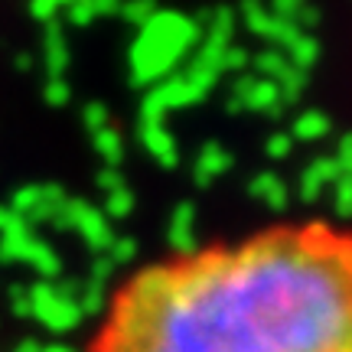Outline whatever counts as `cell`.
Masks as SVG:
<instances>
[{"label": "cell", "mask_w": 352, "mask_h": 352, "mask_svg": "<svg viewBox=\"0 0 352 352\" xmlns=\"http://www.w3.org/2000/svg\"><path fill=\"white\" fill-rule=\"evenodd\" d=\"M199 23L192 16H183L176 10H157L151 23L140 30V36L131 46V82L138 88L160 85L164 76L179 63V56L196 46Z\"/></svg>", "instance_id": "1"}, {"label": "cell", "mask_w": 352, "mask_h": 352, "mask_svg": "<svg viewBox=\"0 0 352 352\" xmlns=\"http://www.w3.org/2000/svg\"><path fill=\"white\" fill-rule=\"evenodd\" d=\"M56 228H63V232L65 228H76L95 254H108V248H111L114 239H118L111 232V222L104 219V212L95 209V206H88L85 199H76V196L65 199L63 212L56 219Z\"/></svg>", "instance_id": "2"}, {"label": "cell", "mask_w": 352, "mask_h": 352, "mask_svg": "<svg viewBox=\"0 0 352 352\" xmlns=\"http://www.w3.org/2000/svg\"><path fill=\"white\" fill-rule=\"evenodd\" d=\"M30 300H33V316H36L50 333H72L82 323V310L76 300L63 297L59 284L52 280H39L30 287Z\"/></svg>", "instance_id": "3"}, {"label": "cell", "mask_w": 352, "mask_h": 352, "mask_svg": "<svg viewBox=\"0 0 352 352\" xmlns=\"http://www.w3.org/2000/svg\"><path fill=\"white\" fill-rule=\"evenodd\" d=\"M13 261L30 264L43 280H56V277L63 274V261H59V254L52 252L46 241H39L33 232L0 239V264H13Z\"/></svg>", "instance_id": "4"}, {"label": "cell", "mask_w": 352, "mask_h": 352, "mask_svg": "<svg viewBox=\"0 0 352 352\" xmlns=\"http://www.w3.org/2000/svg\"><path fill=\"white\" fill-rule=\"evenodd\" d=\"M202 98L206 95L192 82H186V76H170L144 95V101H140V124H164L170 108H186V104H196Z\"/></svg>", "instance_id": "5"}, {"label": "cell", "mask_w": 352, "mask_h": 352, "mask_svg": "<svg viewBox=\"0 0 352 352\" xmlns=\"http://www.w3.org/2000/svg\"><path fill=\"white\" fill-rule=\"evenodd\" d=\"M241 20L248 23V30H252L254 36L267 39V43H274V46H280V50L287 52L297 39L303 36L300 30H297V23H290V20H280V16H274V13L264 7L261 0H241Z\"/></svg>", "instance_id": "6"}, {"label": "cell", "mask_w": 352, "mask_h": 352, "mask_svg": "<svg viewBox=\"0 0 352 352\" xmlns=\"http://www.w3.org/2000/svg\"><path fill=\"white\" fill-rule=\"evenodd\" d=\"M166 239L183 261L196 254V206L192 202H179L170 215V226H166Z\"/></svg>", "instance_id": "7"}, {"label": "cell", "mask_w": 352, "mask_h": 352, "mask_svg": "<svg viewBox=\"0 0 352 352\" xmlns=\"http://www.w3.org/2000/svg\"><path fill=\"white\" fill-rule=\"evenodd\" d=\"M342 179V166L336 157H316L314 164L300 173V199L303 202H316L320 192L327 186H336Z\"/></svg>", "instance_id": "8"}, {"label": "cell", "mask_w": 352, "mask_h": 352, "mask_svg": "<svg viewBox=\"0 0 352 352\" xmlns=\"http://www.w3.org/2000/svg\"><path fill=\"white\" fill-rule=\"evenodd\" d=\"M43 65H46V76L50 78H65L69 43H65V26L59 20L46 23V33H43Z\"/></svg>", "instance_id": "9"}, {"label": "cell", "mask_w": 352, "mask_h": 352, "mask_svg": "<svg viewBox=\"0 0 352 352\" xmlns=\"http://www.w3.org/2000/svg\"><path fill=\"white\" fill-rule=\"evenodd\" d=\"M140 144L151 151V157L164 170H173L179 164V147H176V138L166 131V124H140Z\"/></svg>", "instance_id": "10"}, {"label": "cell", "mask_w": 352, "mask_h": 352, "mask_svg": "<svg viewBox=\"0 0 352 352\" xmlns=\"http://www.w3.org/2000/svg\"><path fill=\"white\" fill-rule=\"evenodd\" d=\"M228 166H232V153H228L219 140H209V144H202L199 157H196V166H192V183H196V186H209L215 176L228 173Z\"/></svg>", "instance_id": "11"}, {"label": "cell", "mask_w": 352, "mask_h": 352, "mask_svg": "<svg viewBox=\"0 0 352 352\" xmlns=\"http://www.w3.org/2000/svg\"><path fill=\"white\" fill-rule=\"evenodd\" d=\"M248 196H254L258 202L264 206H271V209H287L290 202V192H287V183L274 173V170H264V173L252 176V183H248Z\"/></svg>", "instance_id": "12"}, {"label": "cell", "mask_w": 352, "mask_h": 352, "mask_svg": "<svg viewBox=\"0 0 352 352\" xmlns=\"http://www.w3.org/2000/svg\"><path fill=\"white\" fill-rule=\"evenodd\" d=\"M333 131V121H329L323 111H300L290 124V138L294 140H323Z\"/></svg>", "instance_id": "13"}, {"label": "cell", "mask_w": 352, "mask_h": 352, "mask_svg": "<svg viewBox=\"0 0 352 352\" xmlns=\"http://www.w3.org/2000/svg\"><path fill=\"white\" fill-rule=\"evenodd\" d=\"M252 69L258 72V78L280 82V78L287 76L290 59H287V52H280V50H261L258 56H252Z\"/></svg>", "instance_id": "14"}, {"label": "cell", "mask_w": 352, "mask_h": 352, "mask_svg": "<svg viewBox=\"0 0 352 352\" xmlns=\"http://www.w3.org/2000/svg\"><path fill=\"white\" fill-rule=\"evenodd\" d=\"M91 147L104 160V166H118L124 160V138L111 124L104 127V131H98V134H91Z\"/></svg>", "instance_id": "15"}, {"label": "cell", "mask_w": 352, "mask_h": 352, "mask_svg": "<svg viewBox=\"0 0 352 352\" xmlns=\"http://www.w3.org/2000/svg\"><path fill=\"white\" fill-rule=\"evenodd\" d=\"M192 20L206 26V36H222V39L235 36V10L232 7H215V10H206L202 16H192Z\"/></svg>", "instance_id": "16"}, {"label": "cell", "mask_w": 352, "mask_h": 352, "mask_svg": "<svg viewBox=\"0 0 352 352\" xmlns=\"http://www.w3.org/2000/svg\"><path fill=\"white\" fill-rule=\"evenodd\" d=\"M43 196H46V183H26V186H20V189H13L10 192V209L30 222V215L39 209Z\"/></svg>", "instance_id": "17"}, {"label": "cell", "mask_w": 352, "mask_h": 352, "mask_svg": "<svg viewBox=\"0 0 352 352\" xmlns=\"http://www.w3.org/2000/svg\"><path fill=\"white\" fill-rule=\"evenodd\" d=\"M287 59L297 65L300 72H310V69H314V63L320 59V43H316L310 33H303V36L287 50Z\"/></svg>", "instance_id": "18"}, {"label": "cell", "mask_w": 352, "mask_h": 352, "mask_svg": "<svg viewBox=\"0 0 352 352\" xmlns=\"http://www.w3.org/2000/svg\"><path fill=\"white\" fill-rule=\"evenodd\" d=\"M104 300H108V290L104 284H95V280H82V294H78V310L82 316H95L104 310Z\"/></svg>", "instance_id": "19"}, {"label": "cell", "mask_w": 352, "mask_h": 352, "mask_svg": "<svg viewBox=\"0 0 352 352\" xmlns=\"http://www.w3.org/2000/svg\"><path fill=\"white\" fill-rule=\"evenodd\" d=\"M157 0H124L121 3V16H124L127 23H134L138 30H144V26L151 23L153 16H157Z\"/></svg>", "instance_id": "20"}, {"label": "cell", "mask_w": 352, "mask_h": 352, "mask_svg": "<svg viewBox=\"0 0 352 352\" xmlns=\"http://www.w3.org/2000/svg\"><path fill=\"white\" fill-rule=\"evenodd\" d=\"M183 76H186V82H192V85L199 88L202 95H209V91L215 88V82H219V76H222V72H219V69H212V65L199 63V59L192 56V63L186 65V72H183Z\"/></svg>", "instance_id": "21"}, {"label": "cell", "mask_w": 352, "mask_h": 352, "mask_svg": "<svg viewBox=\"0 0 352 352\" xmlns=\"http://www.w3.org/2000/svg\"><path fill=\"white\" fill-rule=\"evenodd\" d=\"M104 219H127V215L134 212V192L127 186L121 189H114V192H108L104 196Z\"/></svg>", "instance_id": "22"}, {"label": "cell", "mask_w": 352, "mask_h": 352, "mask_svg": "<svg viewBox=\"0 0 352 352\" xmlns=\"http://www.w3.org/2000/svg\"><path fill=\"white\" fill-rule=\"evenodd\" d=\"M252 69V52L245 50V46H228L226 56H222V72H235V76H245Z\"/></svg>", "instance_id": "23"}, {"label": "cell", "mask_w": 352, "mask_h": 352, "mask_svg": "<svg viewBox=\"0 0 352 352\" xmlns=\"http://www.w3.org/2000/svg\"><path fill=\"white\" fill-rule=\"evenodd\" d=\"M43 101L52 104V108H65V104L72 101V85H69L65 78H50V82L43 85Z\"/></svg>", "instance_id": "24"}, {"label": "cell", "mask_w": 352, "mask_h": 352, "mask_svg": "<svg viewBox=\"0 0 352 352\" xmlns=\"http://www.w3.org/2000/svg\"><path fill=\"white\" fill-rule=\"evenodd\" d=\"M26 232H33V226L26 222L23 215H16L10 206H0V239H7V235H26Z\"/></svg>", "instance_id": "25"}, {"label": "cell", "mask_w": 352, "mask_h": 352, "mask_svg": "<svg viewBox=\"0 0 352 352\" xmlns=\"http://www.w3.org/2000/svg\"><path fill=\"white\" fill-rule=\"evenodd\" d=\"M69 3H76V0H30V16L39 23H52L56 13L65 10Z\"/></svg>", "instance_id": "26"}, {"label": "cell", "mask_w": 352, "mask_h": 352, "mask_svg": "<svg viewBox=\"0 0 352 352\" xmlns=\"http://www.w3.org/2000/svg\"><path fill=\"white\" fill-rule=\"evenodd\" d=\"M333 212L340 219H352V179L342 176L336 183V196H333Z\"/></svg>", "instance_id": "27"}, {"label": "cell", "mask_w": 352, "mask_h": 352, "mask_svg": "<svg viewBox=\"0 0 352 352\" xmlns=\"http://www.w3.org/2000/svg\"><path fill=\"white\" fill-rule=\"evenodd\" d=\"M108 108L101 104V101H91V104H85L82 108V121H85V127L91 131V134H98V131H104L108 127Z\"/></svg>", "instance_id": "28"}, {"label": "cell", "mask_w": 352, "mask_h": 352, "mask_svg": "<svg viewBox=\"0 0 352 352\" xmlns=\"http://www.w3.org/2000/svg\"><path fill=\"white\" fill-rule=\"evenodd\" d=\"M134 254H138V241L131 239V235H121V239H114V245L108 248V258H111L114 264L134 261Z\"/></svg>", "instance_id": "29"}, {"label": "cell", "mask_w": 352, "mask_h": 352, "mask_svg": "<svg viewBox=\"0 0 352 352\" xmlns=\"http://www.w3.org/2000/svg\"><path fill=\"white\" fill-rule=\"evenodd\" d=\"M65 20L72 26H88L91 20H98L95 10H91V0H76V3H69L65 7Z\"/></svg>", "instance_id": "30"}, {"label": "cell", "mask_w": 352, "mask_h": 352, "mask_svg": "<svg viewBox=\"0 0 352 352\" xmlns=\"http://www.w3.org/2000/svg\"><path fill=\"white\" fill-rule=\"evenodd\" d=\"M118 271V264L108 258V254H95L91 258V271H88V280H95V284H104L108 287V277Z\"/></svg>", "instance_id": "31"}, {"label": "cell", "mask_w": 352, "mask_h": 352, "mask_svg": "<svg viewBox=\"0 0 352 352\" xmlns=\"http://www.w3.org/2000/svg\"><path fill=\"white\" fill-rule=\"evenodd\" d=\"M10 310L16 316H33V300H30V287H23V284H13L10 287Z\"/></svg>", "instance_id": "32"}, {"label": "cell", "mask_w": 352, "mask_h": 352, "mask_svg": "<svg viewBox=\"0 0 352 352\" xmlns=\"http://www.w3.org/2000/svg\"><path fill=\"white\" fill-rule=\"evenodd\" d=\"M264 151H267L271 160H284V157H290V151H294V138H290V134H271V138L264 140Z\"/></svg>", "instance_id": "33"}, {"label": "cell", "mask_w": 352, "mask_h": 352, "mask_svg": "<svg viewBox=\"0 0 352 352\" xmlns=\"http://www.w3.org/2000/svg\"><path fill=\"white\" fill-rule=\"evenodd\" d=\"M95 186H98L101 192L108 196V192L127 186V183H124V173H121L118 166H104V170H98V176H95Z\"/></svg>", "instance_id": "34"}, {"label": "cell", "mask_w": 352, "mask_h": 352, "mask_svg": "<svg viewBox=\"0 0 352 352\" xmlns=\"http://www.w3.org/2000/svg\"><path fill=\"white\" fill-rule=\"evenodd\" d=\"M307 3H310V0H271L267 10L274 13V16H280V20H290V23H294V16H297Z\"/></svg>", "instance_id": "35"}, {"label": "cell", "mask_w": 352, "mask_h": 352, "mask_svg": "<svg viewBox=\"0 0 352 352\" xmlns=\"http://www.w3.org/2000/svg\"><path fill=\"white\" fill-rule=\"evenodd\" d=\"M294 23H297V30H300V33H307V30H314V26L320 23V10H316L314 3H307V7L294 16Z\"/></svg>", "instance_id": "36"}, {"label": "cell", "mask_w": 352, "mask_h": 352, "mask_svg": "<svg viewBox=\"0 0 352 352\" xmlns=\"http://www.w3.org/2000/svg\"><path fill=\"white\" fill-rule=\"evenodd\" d=\"M121 3L124 0H91L95 16H121Z\"/></svg>", "instance_id": "37"}, {"label": "cell", "mask_w": 352, "mask_h": 352, "mask_svg": "<svg viewBox=\"0 0 352 352\" xmlns=\"http://www.w3.org/2000/svg\"><path fill=\"white\" fill-rule=\"evenodd\" d=\"M336 160L340 164H352V134H342L336 144Z\"/></svg>", "instance_id": "38"}, {"label": "cell", "mask_w": 352, "mask_h": 352, "mask_svg": "<svg viewBox=\"0 0 352 352\" xmlns=\"http://www.w3.org/2000/svg\"><path fill=\"white\" fill-rule=\"evenodd\" d=\"M33 63H36V59H33V56H30V52H20V56H16V69H20V72H30V69H33Z\"/></svg>", "instance_id": "39"}, {"label": "cell", "mask_w": 352, "mask_h": 352, "mask_svg": "<svg viewBox=\"0 0 352 352\" xmlns=\"http://www.w3.org/2000/svg\"><path fill=\"white\" fill-rule=\"evenodd\" d=\"M13 352H43V346H39L36 340H23L20 346H16V349H13Z\"/></svg>", "instance_id": "40"}, {"label": "cell", "mask_w": 352, "mask_h": 352, "mask_svg": "<svg viewBox=\"0 0 352 352\" xmlns=\"http://www.w3.org/2000/svg\"><path fill=\"white\" fill-rule=\"evenodd\" d=\"M43 352H76V349H69V346H43Z\"/></svg>", "instance_id": "41"}]
</instances>
